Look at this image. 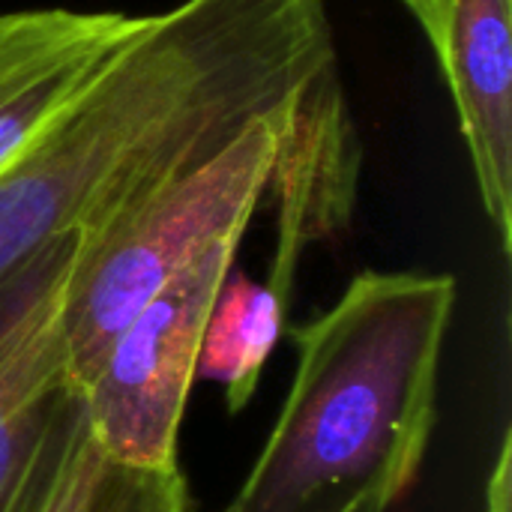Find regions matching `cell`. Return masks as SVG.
<instances>
[{"instance_id":"6da1fadb","label":"cell","mask_w":512,"mask_h":512,"mask_svg":"<svg viewBox=\"0 0 512 512\" xmlns=\"http://www.w3.org/2000/svg\"><path fill=\"white\" fill-rule=\"evenodd\" d=\"M336 63L330 0H180L147 15L0 171V285L258 120Z\"/></svg>"},{"instance_id":"7a4b0ae2","label":"cell","mask_w":512,"mask_h":512,"mask_svg":"<svg viewBox=\"0 0 512 512\" xmlns=\"http://www.w3.org/2000/svg\"><path fill=\"white\" fill-rule=\"evenodd\" d=\"M459 285L450 273L363 270L294 327L297 369L225 512H390L417 483Z\"/></svg>"},{"instance_id":"3957f363","label":"cell","mask_w":512,"mask_h":512,"mask_svg":"<svg viewBox=\"0 0 512 512\" xmlns=\"http://www.w3.org/2000/svg\"><path fill=\"white\" fill-rule=\"evenodd\" d=\"M291 111L258 120L216 156L153 183L78 234L60 315L78 396L150 297L219 240L246 234L270 192L276 144Z\"/></svg>"},{"instance_id":"277c9868","label":"cell","mask_w":512,"mask_h":512,"mask_svg":"<svg viewBox=\"0 0 512 512\" xmlns=\"http://www.w3.org/2000/svg\"><path fill=\"white\" fill-rule=\"evenodd\" d=\"M243 237L219 240L150 297L81 390L87 432L114 462L180 471V426L198 378L207 315Z\"/></svg>"},{"instance_id":"5b68a950","label":"cell","mask_w":512,"mask_h":512,"mask_svg":"<svg viewBox=\"0 0 512 512\" xmlns=\"http://www.w3.org/2000/svg\"><path fill=\"white\" fill-rule=\"evenodd\" d=\"M75 246H45L0 285V512H45L87 426L60 327Z\"/></svg>"},{"instance_id":"8992f818","label":"cell","mask_w":512,"mask_h":512,"mask_svg":"<svg viewBox=\"0 0 512 512\" xmlns=\"http://www.w3.org/2000/svg\"><path fill=\"white\" fill-rule=\"evenodd\" d=\"M447 81L489 225L512 249V0H399Z\"/></svg>"},{"instance_id":"52a82bcc","label":"cell","mask_w":512,"mask_h":512,"mask_svg":"<svg viewBox=\"0 0 512 512\" xmlns=\"http://www.w3.org/2000/svg\"><path fill=\"white\" fill-rule=\"evenodd\" d=\"M360 135L348 111L339 63L300 96L279 135L270 189L276 198V255L267 285L288 303L303 252L351 225L360 183Z\"/></svg>"},{"instance_id":"ba28073f","label":"cell","mask_w":512,"mask_h":512,"mask_svg":"<svg viewBox=\"0 0 512 512\" xmlns=\"http://www.w3.org/2000/svg\"><path fill=\"white\" fill-rule=\"evenodd\" d=\"M144 24L117 9L0 12V171Z\"/></svg>"},{"instance_id":"9c48e42d","label":"cell","mask_w":512,"mask_h":512,"mask_svg":"<svg viewBox=\"0 0 512 512\" xmlns=\"http://www.w3.org/2000/svg\"><path fill=\"white\" fill-rule=\"evenodd\" d=\"M285 306L288 303L267 282H252L234 267L219 285L198 351V378L225 390L231 414L252 402L261 372L282 336Z\"/></svg>"},{"instance_id":"30bf717a","label":"cell","mask_w":512,"mask_h":512,"mask_svg":"<svg viewBox=\"0 0 512 512\" xmlns=\"http://www.w3.org/2000/svg\"><path fill=\"white\" fill-rule=\"evenodd\" d=\"M45 512H189V492L180 471L114 462L84 426Z\"/></svg>"},{"instance_id":"8fae6325","label":"cell","mask_w":512,"mask_h":512,"mask_svg":"<svg viewBox=\"0 0 512 512\" xmlns=\"http://www.w3.org/2000/svg\"><path fill=\"white\" fill-rule=\"evenodd\" d=\"M512 441L510 432L501 441L495 471L486 483V512H510L512 510Z\"/></svg>"},{"instance_id":"7c38bea8","label":"cell","mask_w":512,"mask_h":512,"mask_svg":"<svg viewBox=\"0 0 512 512\" xmlns=\"http://www.w3.org/2000/svg\"><path fill=\"white\" fill-rule=\"evenodd\" d=\"M222 512H225V510H222Z\"/></svg>"}]
</instances>
